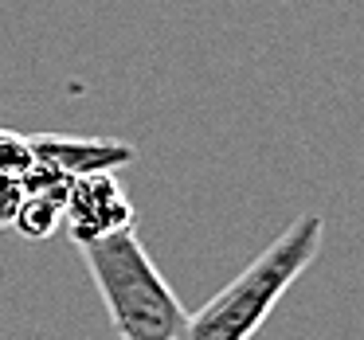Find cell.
I'll use <instances>...</instances> for the list:
<instances>
[{
	"label": "cell",
	"mask_w": 364,
	"mask_h": 340,
	"mask_svg": "<svg viewBox=\"0 0 364 340\" xmlns=\"http://www.w3.org/2000/svg\"><path fill=\"white\" fill-rule=\"evenodd\" d=\"M79 251L106 305V317L122 340L188 336V309L168 285V278L157 270V262L149 258L137 231H118Z\"/></svg>",
	"instance_id": "cell-1"
},
{
	"label": "cell",
	"mask_w": 364,
	"mask_h": 340,
	"mask_svg": "<svg viewBox=\"0 0 364 340\" xmlns=\"http://www.w3.org/2000/svg\"><path fill=\"white\" fill-rule=\"evenodd\" d=\"M325 238L321 215L294 219L239 278H231L204 309L188 313V336L184 340H251L259 324L274 313L282 293L309 270Z\"/></svg>",
	"instance_id": "cell-2"
},
{
	"label": "cell",
	"mask_w": 364,
	"mask_h": 340,
	"mask_svg": "<svg viewBox=\"0 0 364 340\" xmlns=\"http://www.w3.org/2000/svg\"><path fill=\"white\" fill-rule=\"evenodd\" d=\"M134 204H129L126 188L114 180V172H95L79 176L67 184L63 199V223L75 246H90L98 238H110L118 231H134Z\"/></svg>",
	"instance_id": "cell-3"
},
{
	"label": "cell",
	"mask_w": 364,
	"mask_h": 340,
	"mask_svg": "<svg viewBox=\"0 0 364 340\" xmlns=\"http://www.w3.org/2000/svg\"><path fill=\"white\" fill-rule=\"evenodd\" d=\"M32 153L40 165H48L63 180H79V176H95V172H118V168L137 160V149L126 141H110V137H63V133L32 137Z\"/></svg>",
	"instance_id": "cell-4"
},
{
	"label": "cell",
	"mask_w": 364,
	"mask_h": 340,
	"mask_svg": "<svg viewBox=\"0 0 364 340\" xmlns=\"http://www.w3.org/2000/svg\"><path fill=\"white\" fill-rule=\"evenodd\" d=\"M63 199H67V184L24 192L20 212H16V223H12V227H16L24 238H32V243L51 238L59 227H63Z\"/></svg>",
	"instance_id": "cell-5"
},
{
	"label": "cell",
	"mask_w": 364,
	"mask_h": 340,
	"mask_svg": "<svg viewBox=\"0 0 364 340\" xmlns=\"http://www.w3.org/2000/svg\"><path fill=\"white\" fill-rule=\"evenodd\" d=\"M32 165H36L32 137L12 133V129H0V176H16L20 180Z\"/></svg>",
	"instance_id": "cell-6"
},
{
	"label": "cell",
	"mask_w": 364,
	"mask_h": 340,
	"mask_svg": "<svg viewBox=\"0 0 364 340\" xmlns=\"http://www.w3.org/2000/svg\"><path fill=\"white\" fill-rule=\"evenodd\" d=\"M20 199H24V184L16 176H0V231H9L16 223Z\"/></svg>",
	"instance_id": "cell-7"
}]
</instances>
